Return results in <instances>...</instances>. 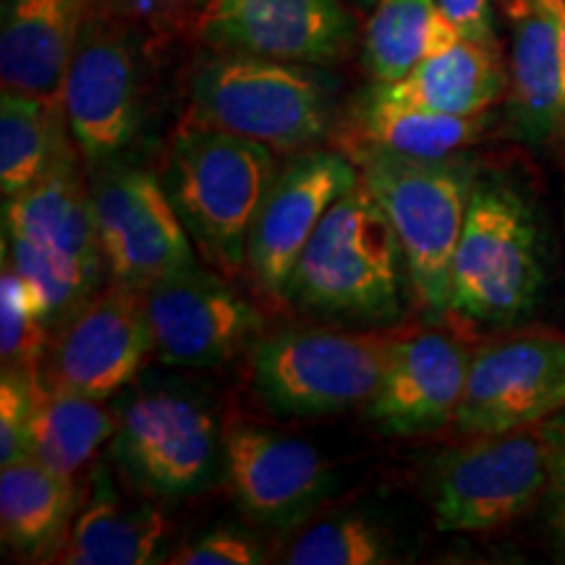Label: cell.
Here are the masks:
<instances>
[{"mask_svg":"<svg viewBox=\"0 0 565 565\" xmlns=\"http://www.w3.org/2000/svg\"><path fill=\"white\" fill-rule=\"evenodd\" d=\"M545 288L540 221L511 183L479 181L450 273V312L471 324H513Z\"/></svg>","mask_w":565,"mask_h":565,"instance_id":"cell-5","label":"cell"},{"mask_svg":"<svg viewBox=\"0 0 565 565\" xmlns=\"http://www.w3.org/2000/svg\"><path fill=\"white\" fill-rule=\"evenodd\" d=\"M547 445L550 487L555 494H565V408L540 424Z\"/></svg>","mask_w":565,"mask_h":565,"instance_id":"cell-35","label":"cell"},{"mask_svg":"<svg viewBox=\"0 0 565 565\" xmlns=\"http://www.w3.org/2000/svg\"><path fill=\"white\" fill-rule=\"evenodd\" d=\"M511 30L508 118L515 139L547 145L565 129V58L557 0H503Z\"/></svg>","mask_w":565,"mask_h":565,"instance_id":"cell-18","label":"cell"},{"mask_svg":"<svg viewBox=\"0 0 565 565\" xmlns=\"http://www.w3.org/2000/svg\"><path fill=\"white\" fill-rule=\"evenodd\" d=\"M565 408V335L526 330L471 353L456 429L463 437L540 427Z\"/></svg>","mask_w":565,"mask_h":565,"instance_id":"cell-11","label":"cell"},{"mask_svg":"<svg viewBox=\"0 0 565 565\" xmlns=\"http://www.w3.org/2000/svg\"><path fill=\"white\" fill-rule=\"evenodd\" d=\"M406 257L385 210L362 181L343 194L303 246L282 299L301 312L385 322L398 317Z\"/></svg>","mask_w":565,"mask_h":565,"instance_id":"cell-3","label":"cell"},{"mask_svg":"<svg viewBox=\"0 0 565 565\" xmlns=\"http://www.w3.org/2000/svg\"><path fill=\"white\" fill-rule=\"evenodd\" d=\"M74 152L61 100L3 89L0 97V192L6 200L40 181Z\"/></svg>","mask_w":565,"mask_h":565,"instance_id":"cell-26","label":"cell"},{"mask_svg":"<svg viewBox=\"0 0 565 565\" xmlns=\"http://www.w3.org/2000/svg\"><path fill=\"white\" fill-rule=\"evenodd\" d=\"M152 353L166 366L215 370L238 356L259 330L263 315L223 273L202 265L158 280L145 291Z\"/></svg>","mask_w":565,"mask_h":565,"instance_id":"cell-13","label":"cell"},{"mask_svg":"<svg viewBox=\"0 0 565 565\" xmlns=\"http://www.w3.org/2000/svg\"><path fill=\"white\" fill-rule=\"evenodd\" d=\"M223 433L207 401L181 385H145L118 406L113 458L139 490L200 494L223 471Z\"/></svg>","mask_w":565,"mask_h":565,"instance_id":"cell-7","label":"cell"},{"mask_svg":"<svg viewBox=\"0 0 565 565\" xmlns=\"http://www.w3.org/2000/svg\"><path fill=\"white\" fill-rule=\"evenodd\" d=\"M335 110L338 82L320 66L215 51L194 68L186 121L296 154L333 134Z\"/></svg>","mask_w":565,"mask_h":565,"instance_id":"cell-2","label":"cell"},{"mask_svg":"<svg viewBox=\"0 0 565 565\" xmlns=\"http://www.w3.org/2000/svg\"><path fill=\"white\" fill-rule=\"evenodd\" d=\"M362 181L356 162L338 150L296 152L275 175L246 246V270L267 296H282L303 246L328 210Z\"/></svg>","mask_w":565,"mask_h":565,"instance_id":"cell-15","label":"cell"},{"mask_svg":"<svg viewBox=\"0 0 565 565\" xmlns=\"http://www.w3.org/2000/svg\"><path fill=\"white\" fill-rule=\"evenodd\" d=\"M270 147L238 134L183 121L162 168V186L204 263L225 278L246 270V246L278 160Z\"/></svg>","mask_w":565,"mask_h":565,"instance_id":"cell-1","label":"cell"},{"mask_svg":"<svg viewBox=\"0 0 565 565\" xmlns=\"http://www.w3.org/2000/svg\"><path fill=\"white\" fill-rule=\"evenodd\" d=\"M282 561L291 565H383L393 561V545L383 526L351 513L309 526Z\"/></svg>","mask_w":565,"mask_h":565,"instance_id":"cell-29","label":"cell"},{"mask_svg":"<svg viewBox=\"0 0 565 565\" xmlns=\"http://www.w3.org/2000/svg\"><path fill=\"white\" fill-rule=\"evenodd\" d=\"M471 353L440 330L398 333L383 380L364 406L366 419L395 437L443 429L461 406Z\"/></svg>","mask_w":565,"mask_h":565,"instance_id":"cell-17","label":"cell"},{"mask_svg":"<svg viewBox=\"0 0 565 565\" xmlns=\"http://www.w3.org/2000/svg\"><path fill=\"white\" fill-rule=\"evenodd\" d=\"M150 353L145 291L113 282L61 324L40 364V377L58 391L108 401L134 383Z\"/></svg>","mask_w":565,"mask_h":565,"instance_id":"cell-12","label":"cell"},{"mask_svg":"<svg viewBox=\"0 0 565 565\" xmlns=\"http://www.w3.org/2000/svg\"><path fill=\"white\" fill-rule=\"evenodd\" d=\"M362 183L385 210L414 299L429 317L450 312V273L469 210L475 175L454 158H408L364 145H345Z\"/></svg>","mask_w":565,"mask_h":565,"instance_id":"cell-4","label":"cell"},{"mask_svg":"<svg viewBox=\"0 0 565 565\" xmlns=\"http://www.w3.org/2000/svg\"><path fill=\"white\" fill-rule=\"evenodd\" d=\"M3 231L30 238L100 278L103 252L97 242L89 183L68 152L30 189L6 200Z\"/></svg>","mask_w":565,"mask_h":565,"instance_id":"cell-20","label":"cell"},{"mask_svg":"<svg viewBox=\"0 0 565 565\" xmlns=\"http://www.w3.org/2000/svg\"><path fill=\"white\" fill-rule=\"evenodd\" d=\"M223 477L238 511L275 529L301 524L333 492V471L315 445L244 419L223 433Z\"/></svg>","mask_w":565,"mask_h":565,"instance_id":"cell-16","label":"cell"},{"mask_svg":"<svg viewBox=\"0 0 565 565\" xmlns=\"http://www.w3.org/2000/svg\"><path fill=\"white\" fill-rule=\"evenodd\" d=\"M550 487L540 427L477 435L437 456L429 503L440 532H494L532 511Z\"/></svg>","mask_w":565,"mask_h":565,"instance_id":"cell-8","label":"cell"},{"mask_svg":"<svg viewBox=\"0 0 565 565\" xmlns=\"http://www.w3.org/2000/svg\"><path fill=\"white\" fill-rule=\"evenodd\" d=\"M555 534H557V545H561V553L565 555V494H555Z\"/></svg>","mask_w":565,"mask_h":565,"instance_id":"cell-36","label":"cell"},{"mask_svg":"<svg viewBox=\"0 0 565 565\" xmlns=\"http://www.w3.org/2000/svg\"><path fill=\"white\" fill-rule=\"evenodd\" d=\"M395 335L385 330H280L252 353V387L282 419L366 406L383 380Z\"/></svg>","mask_w":565,"mask_h":565,"instance_id":"cell-6","label":"cell"},{"mask_svg":"<svg viewBox=\"0 0 565 565\" xmlns=\"http://www.w3.org/2000/svg\"><path fill=\"white\" fill-rule=\"evenodd\" d=\"M557 17H561V32H563V58H565V0H557Z\"/></svg>","mask_w":565,"mask_h":565,"instance_id":"cell-37","label":"cell"},{"mask_svg":"<svg viewBox=\"0 0 565 565\" xmlns=\"http://www.w3.org/2000/svg\"><path fill=\"white\" fill-rule=\"evenodd\" d=\"M351 6H356V9H374V3H377V0H349Z\"/></svg>","mask_w":565,"mask_h":565,"instance_id":"cell-38","label":"cell"},{"mask_svg":"<svg viewBox=\"0 0 565 565\" xmlns=\"http://www.w3.org/2000/svg\"><path fill=\"white\" fill-rule=\"evenodd\" d=\"M166 515L147 500H126L108 471L92 475V498L79 508L51 561L63 565H145L160 561Z\"/></svg>","mask_w":565,"mask_h":565,"instance_id":"cell-22","label":"cell"},{"mask_svg":"<svg viewBox=\"0 0 565 565\" xmlns=\"http://www.w3.org/2000/svg\"><path fill=\"white\" fill-rule=\"evenodd\" d=\"M30 374L3 372L0 380V466L26 458V419H30Z\"/></svg>","mask_w":565,"mask_h":565,"instance_id":"cell-33","label":"cell"},{"mask_svg":"<svg viewBox=\"0 0 565 565\" xmlns=\"http://www.w3.org/2000/svg\"><path fill=\"white\" fill-rule=\"evenodd\" d=\"M200 3L202 0H100V9L131 32L162 40L194 26Z\"/></svg>","mask_w":565,"mask_h":565,"instance_id":"cell-31","label":"cell"},{"mask_svg":"<svg viewBox=\"0 0 565 565\" xmlns=\"http://www.w3.org/2000/svg\"><path fill=\"white\" fill-rule=\"evenodd\" d=\"M3 263L24 282L34 312L47 328H61L92 294H97L100 278L82 265L17 233L3 231Z\"/></svg>","mask_w":565,"mask_h":565,"instance_id":"cell-28","label":"cell"},{"mask_svg":"<svg viewBox=\"0 0 565 565\" xmlns=\"http://www.w3.org/2000/svg\"><path fill=\"white\" fill-rule=\"evenodd\" d=\"M118 429V412L105 401L58 391L30 374L26 454L61 475L76 477Z\"/></svg>","mask_w":565,"mask_h":565,"instance_id":"cell-24","label":"cell"},{"mask_svg":"<svg viewBox=\"0 0 565 565\" xmlns=\"http://www.w3.org/2000/svg\"><path fill=\"white\" fill-rule=\"evenodd\" d=\"M89 196L113 282L147 291L158 280L200 265L192 236L158 175L108 162L92 173Z\"/></svg>","mask_w":565,"mask_h":565,"instance_id":"cell-10","label":"cell"},{"mask_svg":"<svg viewBox=\"0 0 565 565\" xmlns=\"http://www.w3.org/2000/svg\"><path fill=\"white\" fill-rule=\"evenodd\" d=\"M82 492L74 477L61 475L38 458L0 466V532L13 553L55 555L63 545Z\"/></svg>","mask_w":565,"mask_h":565,"instance_id":"cell-23","label":"cell"},{"mask_svg":"<svg viewBox=\"0 0 565 565\" xmlns=\"http://www.w3.org/2000/svg\"><path fill=\"white\" fill-rule=\"evenodd\" d=\"M458 38L437 0H377L364 30V68L372 82H395Z\"/></svg>","mask_w":565,"mask_h":565,"instance_id":"cell-27","label":"cell"},{"mask_svg":"<svg viewBox=\"0 0 565 565\" xmlns=\"http://www.w3.org/2000/svg\"><path fill=\"white\" fill-rule=\"evenodd\" d=\"M437 6L463 40L498 45L492 0H437Z\"/></svg>","mask_w":565,"mask_h":565,"instance_id":"cell-34","label":"cell"},{"mask_svg":"<svg viewBox=\"0 0 565 565\" xmlns=\"http://www.w3.org/2000/svg\"><path fill=\"white\" fill-rule=\"evenodd\" d=\"M129 32L103 9L89 11L63 82L71 139L92 168L121 160L145 124V76Z\"/></svg>","mask_w":565,"mask_h":565,"instance_id":"cell-9","label":"cell"},{"mask_svg":"<svg viewBox=\"0 0 565 565\" xmlns=\"http://www.w3.org/2000/svg\"><path fill=\"white\" fill-rule=\"evenodd\" d=\"M194 32L212 51L333 66L356 42L345 0H202Z\"/></svg>","mask_w":565,"mask_h":565,"instance_id":"cell-14","label":"cell"},{"mask_svg":"<svg viewBox=\"0 0 565 565\" xmlns=\"http://www.w3.org/2000/svg\"><path fill=\"white\" fill-rule=\"evenodd\" d=\"M173 565H257L265 553L249 534L236 526H215L183 545L171 561Z\"/></svg>","mask_w":565,"mask_h":565,"instance_id":"cell-32","label":"cell"},{"mask_svg":"<svg viewBox=\"0 0 565 565\" xmlns=\"http://www.w3.org/2000/svg\"><path fill=\"white\" fill-rule=\"evenodd\" d=\"M511 74L498 45L458 38L454 45L427 55L395 82H372L374 95L448 116H479L508 97Z\"/></svg>","mask_w":565,"mask_h":565,"instance_id":"cell-21","label":"cell"},{"mask_svg":"<svg viewBox=\"0 0 565 565\" xmlns=\"http://www.w3.org/2000/svg\"><path fill=\"white\" fill-rule=\"evenodd\" d=\"M487 113L448 116L416 105L393 103L366 87L351 110L345 145H364L408 158L440 160L482 139Z\"/></svg>","mask_w":565,"mask_h":565,"instance_id":"cell-25","label":"cell"},{"mask_svg":"<svg viewBox=\"0 0 565 565\" xmlns=\"http://www.w3.org/2000/svg\"><path fill=\"white\" fill-rule=\"evenodd\" d=\"M51 345V328L34 312L24 282L9 265L0 278V356L3 372H38Z\"/></svg>","mask_w":565,"mask_h":565,"instance_id":"cell-30","label":"cell"},{"mask_svg":"<svg viewBox=\"0 0 565 565\" xmlns=\"http://www.w3.org/2000/svg\"><path fill=\"white\" fill-rule=\"evenodd\" d=\"M89 0H6L0 30L3 89L61 100Z\"/></svg>","mask_w":565,"mask_h":565,"instance_id":"cell-19","label":"cell"}]
</instances>
